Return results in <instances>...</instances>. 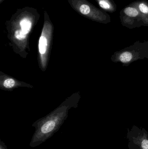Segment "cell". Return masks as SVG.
Masks as SVG:
<instances>
[{"mask_svg": "<svg viewBox=\"0 0 148 149\" xmlns=\"http://www.w3.org/2000/svg\"><path fill=\"white\" fill-rule=\"evenodd\" d=\"M140 13L143 26H148V1L147 0H137L131 3Z\"/></svg>", "mask_w": 148, "mask_h": 149, "instance_id": "5", "label": "cell"}, {"mask_svg": "<svg viewBox=\"0 0 148 149\" xmlns=\"http://www.w3.org/2000/svg\"><path fill=\"white\" fill-rule=\"evenodd\" d=\"M71 8L79 15L93 21L107 24L111 22L109 15L88 0H67Z\"/></svg>", "mask_w": 148, "mask_h": 149, "instance_id": "2", "label": "cell"}, {"mask_svg": "<svg viewBox=\"0 0 148 149\" xmlns=\"http://www.w3.org/2000/svg\"><path fill=\"white\" fill-rule=\"evenodd\" d=\"M5 1V0H0V3H1L3 2V1Z\"/></svg>", "mask_w": 148, "mask_h": 149, "instance_id": "11", "label": "cell"}, {"mask_svg": "<svg viewBox=\"0 0 148 149\" xmlns=\"http://www.w3.org/2000/svg\"><path fill=\"white\" fill-rule=\"evenodd\" d=\"M46 35V29L45 27L43 26L42 35L40 37L39 41V52L41 54H45L47 50V39Z\"/></svg>", "mask_w": 148, "mask_h": 149, "instance_id": "7", "label": "cell"}, {"mask_svg": "<svg viewBox=\"0 0 148 149\" xmlns=\"http://www.w3.org/2000/svg\"><path fill=\"white\" fill-rule=\"evenodd\" d=\"M14 80L12 79H7L3 82V86L7 88H11L14 86Z\"/></svg>", "mask_w": 148, "mask_h": 149, "instance_id": "10", "label": "cell"}, {"mask_svg": "<svg viewBox=\"0 0 148 149\" xmlns=\"http://www.w3.org/2000/svg\"><path fill=\"white\" fill-rule=\"evenodd\" d=\"M132 56L131 53L128 52H124L120 56V59L123 63H127L131 61Z\"/></svg>", "mask_w": 148, "mask_h": 149, "instance_id": "9", "label": "cell"}, {"mask_svg": "<svg viewBox=\"0 0 148 149\" xmlns=\"http://www.w3.org/2000/svg\"><path fill=\"white\" fill-rule=\"evenodd\" d=\"M101 9L106 12L113 13L116 11L117 5L114 0H95Z\"/></svg>", "mask_w": 148, "mask_h": 149, "instance_id": "6", "label": "cell"}, {"mask_svg": "<svg viewBox=\"0 0 148 149\" xmlns=\"http://www.w3.org/2000/svg\"><path fill=\"white\" fill-rule=\"evenodd\" d=\"M40 15L37 9L25 7L18 9L7 22L8 27L13 31L14 36L17 40H24L37 23Z\"/></svg>", "mask_w": 148, "mask_h": 149, "instance_id": "1", "label": "cell"}, {"mask_svg": "<svg viewBox=\"0 0 148 149\" xmlns=\"http://www.w3.org/2000/svg\"><path fill=\"white\" fill-rule=\"evenodd\" d=\"M55 127V123L53 121H48L44 123L41 128V132L43 134H47L52 131Z\"/></svg>", "mask_w": 148, "mask_h": 149, "instance_id": "8", "label": "cell"}, {"mask_svg": "<svg viewBox=\"0 0 148 149\" xmlns=\"http://www.w3.org/2000/svg\"><path fill=\"white\" fill-rule=\"evenodd\" d=\"M127 138L129 149H148V133L145 129L136 126L128 129Z\"/></svg>", "mask_w": 148, "mask_h": 149, "instance_id": "3", "label": "cell"}, {"mask_svg": "<svg viewBox=\"0 0 148 149\" xmlns=\"http://www.w3.org/2000/svg\"><path fill=\"white\" fill-rule=\"evenodd\" d=\"M120 17L122 24L129 29L143 26L140 11L132 3L121 10L120 11Z\"/></svg>", "mask_w": 148, "mask_h": 149, "instance_id": "4", "label": "cell"}]
</instances>
